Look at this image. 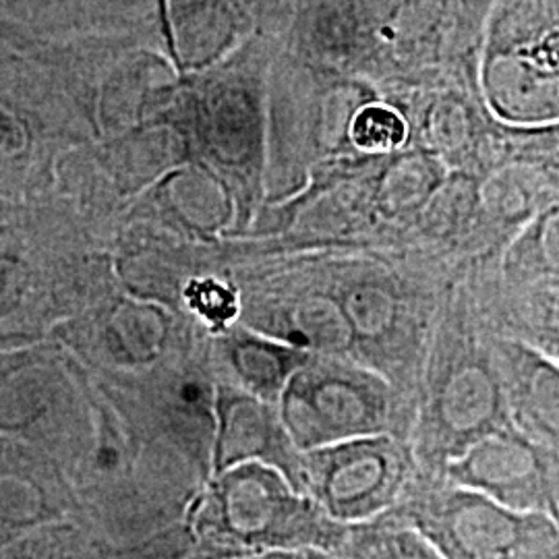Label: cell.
<instances>
[{
	"mask_svg": "<svg viewBox=\"0 0 559 559\" xmlns=\"http://www.w3.org/2000/svg\"><path fill=\"white\" fill-rule=\"evenodd\" d=\"M69 520H80V506L67 471L38 448L0 436V533L13 540Z\"/></svg>",
	"mask_w": 559,
	"mask_h": 559,
	"instance_id": "obj_8",
	"label": "cell"
},
{
	"mask_svg": "<svg viewBox=\"0 0 559 559\" xmlns=\"http://www.w3.org/2000/svg\"><path fill=\"white\" fill-rule=\"evenodd\" d=\"M330 556L332 554H321V551H313V549H305V551H267V554L235 559H328Z\"/></svg>",
	"mask_w": 559,
	"mask_h": 559,
	"instance_id": "obj_19",
	"label": "cell"
},
{
	"mask_svg": "<svg viewBox=\"0 0 559 559\" xmlns=\"http://www.w3.org/2000/svg\"><path fill=\"white\" fill-rule=\"evenodd\" d=\"M510 559H559V539L524 549V551H520L519 556Z\"/></svg>",
	"mask_w": 559,
	"mask_h": 559,
	"instance_id": "obj_20",
	"label": "cell"
},
{
	"mask_svg": "<svg viewBox=\"0 0 559 559\" xmlns=\"http://www.w3.org/2000/svg\"><path fill=\"white\" fill-rule=\"evenodd\" d=\"M311 353L265 336L245 325H233L214 340V373L249 394L278 406L286 383Z\"/></svg>",
	"mask_w": 559,
	"mask_h": 559,
	"instance_id": "obj_12",
	"label": "cell"
},
{
	"mask_svg": "<svg viewBox=\"0 0 559 559\" xmlns=\"http://www.w3.org/2000/svg\"><path fill=\"white\" fill-rule=\"evenodd\" d=\"M9 543H11V539H9L7 535H2V533H0V559H2V554H4V549H7V545H9Z\"/></svg>",
	"mask_w": 559,
	"mask_h": 559,
	"instance_id": "obj_21",
	"label": "cell"
},
{
	"mask_svg": "<svg viewBox=\"0 0 559 559\" xmlns=\"http://www.w3.org/2000/svg\"><path fill=\"white\" fill-rule=\"evenodd\" d=\"M438 479L473 489L516 512H540L559 524V459L516 427L491 433L445 464Z\"/></svg>",
	"mask_w": 559,
	"mask_h": 559,
	"instance_id": "obj_7",
	"label": "cell"
},
{
	"mask_svg": "<svg viewBox=\"0 0 559 559\" xmlns=\"http://www.w3.org/2000/svg\"><path fill=\"white\" fill-rule=\"evenodd\" d=\"M187 524L195 559L305 549L338 556L353 526L330 519L280 471L261 462L233 466L207 480Z\"/></svg>",
	"mask_w": 559,
	"mask_h": 559,
	"instance_id": "obj_1",
	"label": "cell"
},
{
	"mask_svg": "<svg viewBox=\"0 0 559 559\" xmlns=\"http://www.w3.org/2000/svg\"><path fill=\"white\" fill-rule=\"evenodd\" d=\"M491 348L514 427L559 459L558 365L496 330H491Z\"/></svg>",
	"mask_w": 559,
	"mask_h": 559,
	"instance_id": "obj_11",
	"label": "cell"
},
{
	"mask_svg": "<svg viewBox=\"0 0 559 559\" xmlns=\"http://www.w3.org/2000/svg\"><path fill=\"white\" fill-rule=\"evenodd\" d=\"M15 2H21V0H0V11H9Z\"/></svg>",
	"mask_w": 559,
	"mask_h": 559,
	"instance_id": "obj_22",
	"label": "cell"
},
{
	"mask_svg": "<svg viewBox=\"0 0 559 559\" xmlns=\"http://www.w3.org/2000/svg\"><path fill=\"white\" fill-rule=\"evenodd\" d=\"M300 452L278 406L216 376V438L212 477L233 466L261 462L280 471L299 491Z\"/></svg>",
	"mask_w": 559,
	"mask_h": 559,
	"instance_id": "obj_9",
	"label": "cell"
},
{
	"mask_svg": "<svg viewBox=\"0 0 559 559\" xmlns=\"http://www.w3.org/2000/svg\"><path fill=\"white\" fill-rule=\"evenodd\" d=\"M419 475L411 440L371 436L302 452L299 491L330 519L360 524L392 512Z\"/></svg>",
	"mask_w": 559,
	"mask_h": 559,
	"instance_id": "obj_5",
	"label": "cell"
},
{
	"mask_svg": "<svg viewBox=\"0 0 559 559\" xmlns=\"http://www.w3.org/2000/svg\"><path fill=\"white\" fill-rule=\"evenodd\" d=\"M514 427L491 328L464 311H445L436 330L417 392L411 443L420 473L440 477L448 462L473 443Z\"/></svg>",
	"mask_w": 559,
	"mask_h": 559,
	"instance_id": "obj_2",
	"label": "cell"
},
{
	"mask_svg": "<svg viewBox=\"0 0 559 559\" xmlns=\"http://www.w3.org/2000/svg\"><path fill=\"white\" fill-rule=\"evenodd\" d=\"M278 411L300 452L371 436L411 440L415 423L399 388L359 360L330 355H309L286 383Z\"/></svg>",
	"mask_w": 559,
	"mask_h": 559,
	"instance_id": "obj_3",
	"label": "cell"
},
{
	"mask_svg": "<svg viewBox=\"0 0 559 559\" xmlns=\"http://www.w3.org/2000/svg\"><path fill=\"white\" fill-rule=\"evenodd\" d=\"M406 135V127L396 112L371 106L365 108L353 122V140L365 150H392L399 147Z\"/></svg>",
	"mask_w": 559,
	"mask_h": 559,
	"instance_id": "obj_17",
	"label": "cell"
},
{
	"mask_svg": "<svg viewBox=\"0 0 559 559\" xmlns=\"http://www.w3.org/2000/svg\"><path fill=\"white\" fill-rule=\"evenodd\" d=\"M390 514L419 531L445 559H510L559 539V524L547 514L516 512L423 473Z\"/></svg>",
	"mask_w": 559,
	"mask_h": 559,
	"instance_id": "obj_4",
	"label": "cell"
},
{
	"mask_svg": "<svg viewBox=\"0 0 559 559\" xmlns=\"http://www.w3.org/2000/svg\"><path fill=\"white\" fill-rule=\"evenodd\" d=\"M328 559H344V558H342V556H340V554H338V556H330V558H328Z\"/></svg>",
	"mask_w": 559,
	"mask_h": 559,
	"instance_id": "obj_23",
	"label": "cell"
},
{
	"mask_svg": "<svg viewBox=\"0 0 559 559\" xmlns=\"http://www.w3.org/2000/svg\"><path fill=\"white\" fill-rule=\"evenodd\" d=\"M239 323L311 355L355 359L350 323L328 284L282 297H240Z\"/></svg>",
	"mask_w": 559,
	"mask_h": 559,
	"instance_id": "obj_10",
	"label": "cell"
},
{
	"mask_svg": "<svg viewBox=\"0 0 559 559\" xmlns=\"http://www.w3.org/2000/svg\"><path fill=\"white\" fill-rule=\"evenodd\" d=\"M340 556L344 559H445L419 531L390 512L380 519L353 524Z\"/></svg>",
	"mask_w": 559,
	"mask_h": 559,
	"instance_id": "obj_15",
	"label": "cell"
},
{
	"mask_svg": "<svg viewBox=\"0 0 559 559\" xmlns=\"http://www.w3.org/2000/svg\"><path fill=\"white\" fill-rule=\"evenodd\" d=\"M2 559H112V554L80 520H69L11 540Z\"/></svg>",
	"mask_w": 559,
	"mask_h": 559,
	"instance_id": "obj_16",
	"label": "cell"
},
{
	"mask_svg": "<svg viewBox=\"0 0 559 559\" xmlns=\"http://www.w3.org/2000/svg\"><path fill=\"white\" fill-rule=\"evenodd\" d=\"M491 330L520 340L559 367V284L508 288L496 297Z\"/></svg>",
	"mask_w": 559,
	"mask_h": 559,
	"instance_id": "obj_13",
	"label": "cell"
},
{
	"mask_svg": "<svg viewBox=\"0 0 559 559\" xmlns=\"http://www.w3.org/2000/svg\"><path fill=\"white\" fill-rule=\"evenodd\" d=\"M328 286L350 323L355 359L402 394L419 392L433 330L423 320L417 300L383 276L344 274Z\"/></svg>",
	"mask_w": 559,
	"mask_h": 559,
	"instance_id": "obj_6",
	"label": "cell"
},
{
	"mask_svg": "<svg viewBox=\"0 0 559 559\" xmlns=\"http://www.w3.org/2000/svg\"><path fill=\"white\" fill-rule=\"evenodd\" d=\"M503 282L508 288L559 284V201L545 207L514 242L503 261Z\"/></svg>",
	"mask_w": 559,
	"mask_h": 559,
	"instance_id": "obj_14",
	"label": "cell"
},
{
	"mask_svg": "<svg viewBox=\"0 0 559 559\" xmlns=\"http://www.w3.org/2000/svg\"><path fill=\"white\" fill-rule=\"evenodd\" d=\"M531 166L539 170L545 179L549 180L551 187H559V135H549L540 140L537 145H531Z\"/></svg>",
	"mask_w": 559,
	"mask_h": 559,
	"instance_id": "obj_18",
	"label": "cell"
},
{
	"mask_svg": "<svg viewBox=\"0 0 559 559\" xmlns=\"http://www.w3.org/2000/svg\"><path fill=\"white\" fill-rule=\"evenodd\" d=\"M0 38H2V36H0Z\"/></svg>",
	"mask_w": 559,
	"mask_h": 559,
	"instance_id": "obj_24",
	"label": "cell"
}]
</instances>
